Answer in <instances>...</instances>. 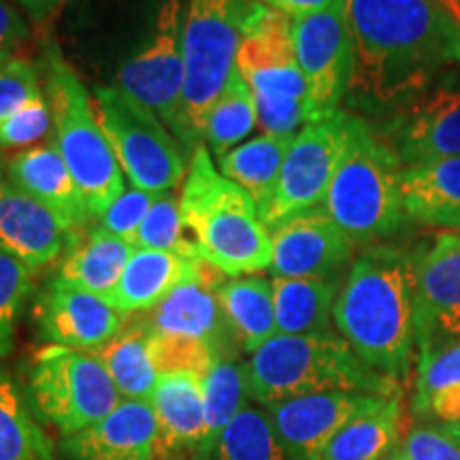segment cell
<instances>
[{
    "label": "cell",
    "instance_id": "1",
    "mask_svg": "<svg viewBox=\"0 0 460 460\" xmlns=\"http://www.w3.org/2000/svg\"><path fill=\"white\" fill-rule=\"evenodd\" d=\"M343 13L354 105L401 111L460 71V24L433 0H343Z\"/></svg>",
    "mask_w": 460,
    "mask_h": 460
},
{
    "label": "cell",
    "instance_id": "2",
    "mask_svg": "<svg viewBox=\"0 0 460 460\" xmlns=\"http://www.w3.org/2000/svg\"><path fill=\"white\" fill-rule=\"evenodd\" d=\"M332 322L365 365L405 379L416 343L411 254L393 245L362 252L339 288Z\"/></svg>",
    "mask_w": 460,
    "mask_h": 460
},
{
    "label": "cell",
    "instance_id": "3",
    "mask_svg": "<svg viewBox=\"0 0 460 460\" xmlns=\"http://www.w3.org/2000/svg\"><path fill=\"white\" fill-rule=\"evenodd\" d=\"M180 209L199 256L226 278L271 269V233L261 211L243 188L222 175L205 146L190 158Z\"/></svg>",
    "mask_w": 460,
    "mask_h": 460
},
{
    "label": "cell",
    "instance_id": "4",
    "mask_svg": "<svg viewBox=\"0 0 460 460\" xmlns=\"http://www.w3.org/2000/svg\"><path fill=\"white\" fill-rule=\"evenodd\" d=\"M250 396L264 407L315 393L394 396L399 382L373 371L335 332L275 335L245 362Z\"/></svg>",
    "mask_w": 460,
    "mask_h": 460
},
{
    "label": "cell",
    "instance_id": "5",
    "mask_svg": "<svg viewBox=\"0 0 460 460\" xmlns=\"http://www.w3.org/2000/svg\"><path fill=\"white\" fill-rule=\"evenodd\" d=\"M401 163L382 135L358 115H348L345 146L324 209L356 245L384 241L410 220L401 199Z\"/></svg>",
    "mask_w": 460,
    "mask_h": 460
},
{
    "label": "cell",
    "instance_id": "6",
    "mask_svg": "<svg viewBox=\"0 0 460 460\" xmlns=\"http://www.w3.org/2000/svg\"><path fill=\"white\" fill-rule=\"evenodd\" d=\"M43 62V90L54 122L51 143L82 190L92 217H101L126 190V177L75 68L56 48L48 49Z\"/></svg>",
    "mask_w": 460,
    "mask_h": 460
},
{
    "label": "cell",
    "instance_id": "7",
    "mask_svg": "<svg viewBox=\"0 0 460 460\" xmlns=\"http://www.w3.org/2000/svg\"><path fill=\"white\" fill-rule=\"evenodd\" d=\"M237 68L254 96L258 126L267 135L295 137L312 124L307 84L292 41V17L254 0L243 22Z\"/></svg>",
    "mask_w": 460,
    "mask_h": 460
},
{
    "label": "cell",
    "instance_id": "8",
    "mask_svg": "<svg viewBox=\"0 0 460 460\" xmlns=\"http://www.w3.org/2000/svg\"><path fill=\"white\" fill-rule=\"evenodd\" d=\"M254 0H188L183 11V109L180 143L194 152L203 146L205 124L237 71L243 22Z\"/></svg>",
    "mask_w": 460,
    "mask_h": 460
},
{
    "label": "cell",
    "instance_id": "9",
    "mask_svg": "<svg viewBox=\"0 0 460 460\" xmlns=\"http://www.w3.org/2000/svg\"><path fill=\"white\" fill-rule=\"evenodd\" d=\"M26 394L37 418L65 437L96 424L122 401L94 354L54 343L32 354Z\"/></svg>",
    "mask_w": 460,
    "mask_h": 460
},
{
    "label": "cell",
    "instance_id": "10",
    "mask_svg": "<svg viewBox=\"0 0 460 460\" xmlns=\"http://www.w3.org/2000/svg\"><path fill=\"white\" fill-rule=\"evenodd\" d=\"M92 105L130 186L163 194L180 183L190 163L163 119L115 85H99Z\"/></svg>",
    "mask_w": 460,
    "mask_h": 460
},
{
    "label": "cell",
    "instance_id": "11",
    "mask_svg": "<svg viewBox=\"0 0 460 460\" xmlns=\"http://www.w3.org/2000/svg\"><path fill=\"white\" fill-rule=\"evenodd\" d=\"M183 11L181 0H163L149 41L118 71V85L149 109L180 141L183 109Z\"/></svg>",
    "mask_w": 460,
    "mask_h": 460
},
{
    "label": "cell",
    "instance_id": "12",
    "mask_svg": "<svg viewBox=\"0 0 460 460\" xmlns=\"http://www.w3.org/2000/svg\"><path fill=\"white\" fill-rule=\"evenodd\" d=\"M348 115L339 109L337 113L307 124L295 135L273 197L261 211L269 230L301 211L324 205L345 146Z\"/></svg>",
    "mask_w": 460,
    "mask_h": 460
},
{
    "label": "cell",
    "instance_id": "13",
    "mask_svg": "<svg viewBox=\"0 0 460 460\" xmlns=\"http://www.w3.org/2000/svg\"><path fill=\"white\" fill-rule=\"evenodd\" d=\"M413 258V322L420 356L460 337V234L439 233Z\"/></svg>",
    "mask_w": 460,
    "mask_h": 460
},
{
    "label": "cell",
    "instance_id": "14",
    "mask_svg": "<svg viewBox=\"0 0 460 460\" xmlns=\"http://www.w3.org/2000/svg\"><path fill=\"white\" fill-rule=\"evenodd\" d=\"M292 41L307 84L312 122H318L339 111L352 75V43L343 0H335L320 13L292 20Z\"/></svg>",
    "mask_w": 460,
    "mask_h": 460
},
{
    "label": "cell",
    "instance_id": "15",
    "mask_svg": "<svg viewBox=\"0 0 460 460\" xmlns=\"http://www.w3.org/2000/svg\"><path fill=\"white\" fill-rule=\"evenodd\" d=\"M269 233L273 278H339L356 245L324 207L288 217Z\"/></svg>",
    "mask_w": 460,
    "mask_h": 460
},
{
    "label": "cell",
    "instance_id": "16",
    "mask_svg": "<svg viewBox=\"0 0 460 460\" xmlns=\"http://www.w3.org/2000/svg\"><path fill=\"white\" fill-rule=\"evenodd\" d=\"M77 233L48 205L17 186L0 158V252L41 271L60 262Z\"/></svg>",
    "mask_w": 460,
    "mask_h": 460
},
{
    "label": "cell",
    "instance_id": "17",
    "mask_svg": "<svg viewBox=\"0 0 460 460\" xmlns=\"http://www.w3.org/2000/svg\"><path fill=\"white\" fill-rule=\"evenodd\" d=\"M382 399L360 393H315L275 402L267 411L288 458L322 460L332 437Z\"/></svg>",
    "mask_w": 460,
    "mask_h": 460
},
{
    "label": "cell",
    "instance_id": "18",
    "mask_svg": "<svg viewBox=\"0 0 460 460\" xmlns=\"http://www.w3.org/2000/svg\"><path fill=\"white\" fill-rule=\"evenodd\" d=\"M388 146L402 169L460 156V85L452 79L401 109Z\"/></svg>",
    "mask_w": 460,
    "mask_h": 460
},
{
    "label": "cell",
    "instance_id": "19",
    "mask_svg": "<svg viewBox=\"0 0 460 460\" xmlns=\"http://www.w3.org/2000/svg\"><path fill=\"white\" fill-rule=\"evenodd\" d=\"M32 315L43 339L82 352H96L128 320L107 298L66 288L54 279L39 292Z\"/></svg>",
    "mask_w": 460,
    "mask_h": 460
},
{
    "label": "cell",
    "instance_id": "20",
    "mask_svg": "<svg viewBox=\"0 0 460 460\" xmlns=\"http://www.w3.org/2000/svg\"><path fill=\"white\" fill-rule=\"evenodd\" d=\"M226 279L220 269L200 258L192 278L141 318L156 335L199 339L209 343L220 356L226 354L224 348L234 337L217 301V290Z\"/></svg>",
    "mask_w": 460,
    "mask_h": 460
},
{
    "label": "cell",
    "instance_id": "21",
    "mask_svg": "<svg viewBox=\"0 0 460 460\" xmlns=\"http://www.w3.org/2000/svg\"><path fill=\"white\" fill-rule=\"evenodd\" d=\"M156 413V460H200L205 441L203 379L190 373L158 377L152 399Z\"/></svg>",
    "mask_w": 460,
    "mask_h": 460
},
{
    "label": "cell",
    "instance_id": "22",
    "mask_svg": "<svg viewBox=\"0 0 460 460\" xmlns=\"http://www.w3.org/2000/svg\"><path fill=\"white\" fill-rule=\"evenodd\" d=\"M156 413L147 401H119L92 427L65 437L68 460H156Z\"/></svg>",
    "mask_w": 460,
    "mask_h": 460
},
{
    "label": "cell",
    "instance_id": "23",
    "mask_svg": "<svg viewBox=\"0 0 460 460\" xmlns=\"http://www.w3.org/2000/svg\"><path fill=\"white\" fill-rule=\"evenodd\" d=\"M3 163L17 186L48 205L75 230L88 226L92 217L88 203L54 143L22 149L3 158Z\"/></svg>",
    "mask_w": 460,
    "mask_h": 460
},
{
    "label": "cell",
    "instance_id": "24",
    "mask_svg": "<svg viewBox=\"0 0 460 460\" xmlns=\"http://www.w3.org/2000/svg\"><path fill=\"white\" fill-rule=\"evenodd\" d=\"M199 261L200 258H188L175 252L135 247L107 301L124 315L152 312L177 286L192 278Z\"/></svg>",
    "mask_w": 460,
    "mask_h": 460
},
{
    "label": "cell",
    "instance_id": "25",
    "mask_svg": "<svg viewBox=\"0 0 460 460\" xmlns=\"http://www.w3.org/2000/svg\"><path fill=\"white\" fill-rule=\"evenodd\" d=\"M132 252L135 247L128 241L113 237L101 226H85L75 234L51 279L66 288L107 298L122 278Z\"/></svg>",
    "mask_w": 460,
    "mask_h": 460
},
{
    "label": "cell",
    "instance_id": "26",
    "mask_svg": "<svg viewBox=\"0 0 460 460\" xmlns=\"http://www.w3.org/2000/svg\"><path fill=\"white\" fill-rule=\"evenodd\" d=\"M399 186L410 220L460 230V156L401 169Z\"/></svg>",
    "mask_w": 460,
    "mask_h": 460
},
{
    "label": "cell",
    "instance_id": "27",
    "mask_svg": "<svg viewBox=\"0 0 460 460\" xmlns=\"http://www.w3.org/2000/svg\"><path fill=\"white\" fill-rule=\"evenodd\" d=\"M339 278H273L278 335H331Z\"/></svg>",
    "mask_w": 460,
    "mask_h": 460
},
{
    "label": "cell",
    "instance_id": "28",
    "mask_svg": "<svg viewBox=\"0 0 460 460\" xmlns=\"http://www.w3.org/2000/svg\"><path fill=\"white\" fill-rule=\"evenodd\" d=\"M128 318L111 341L92 354L102 362L124 401L149 402L160 377L152 356V329L139 315Z\"/></svg>",
    "mask_w": 460,
    "mask_h": 460
},
{
    "label": "cell",
    "instance_id": "29",
    "mask_svg": "<svg viewBox=\"0 0 460 460\" xmlns=\"http://www.w3.org/2000/svg\"><path fill=\"white\" fill-rule=\"evenodd\" d=\"M222 312L243 352L254 354L269 339L278 335L275 322L273 279L261 275L228 278L217 290Z\"/></svg>",
    "mask_w": 460,
    "mask_h": 460
},
{
    "label": "cell",
    "instance_id": "30",
    "mask_svg": "<svg viewBox=\"0 0 460 460\" xmlns=\"http://www.w3.org/2000/svg\"><path fill=\"white\" fill-rule=\"evenodd\" d=\"M401 433V394L384 396L371 410L354 416L332 437L322 460H382L394 446H399Z\"/></svg>",
    "mask_w": 460,
    "mask_h": 460
},
{
    "label": "cell",
    "instance_id": "31",
    "mask_svg": "<svg viewBox=\"0 0 460 460\" xmlns=\"http://www.w3.org/2000/svg\"><path fill=\"white\" fill-rule=\"evenodd\" d=\"M295 137L267 135L241 143L222 158H217V169L226 180L243 188L254 200L258 211H262L271 200L278 186L281 166Z\"/></svg>",
    "mask_w": 460,
    "mask_h": 460
},
{
    "label": "cell",
    "instance_id": "32",
    "mask_svg": "<svg viewBox=\"0 0 460 460\" xmlns=\"http://www.w3.org/2000/svg\"><path fill=\"white\" fill-rule=\"evenodd\" d=\"M0 460H56L28 394L0 369Z\"/></svg>",
    "mask_w": 460,
    "mask_h": 460
},
{
    "label": "cell",
    "instance_id": "33",
    "mask_svg": "<svg viewBox=\"0 0 460 460\" xmlns=\"http://www.w3.org/2000/svg\"><path fill=\"white\" fill-rule=\"evenodd\" d=\"M205 399V441L203 458L211 460L217 439L228 427V422L247 405L250 399V384L243 362L233 356H217L209 373L203 379Z\"/></svg>",
    "mask_w": 460,
    "mask_h": 460
},
{
    "label": "cell",
    "instance_id": "34",
    "mask_svg": "<svg viewBox=\"0 0 460 460\" xmlns=\"http://www.w3.org/2000/svg\"><path fill=\"white\" fill-rule=\"evenodd\" d=\"M254 126H258L254 96L237 68L220 99L211 107L205 124L203 143H207L205 147L211 154L222 158L230 149L237 147L254 130Z\"/></svg>",
    "mask_w": 460,
    "mask_h": 460
},
{
    "label": "cell",
    "instance_id": "35",
    "mask_svg": "<svg viewBox=\"0 0 460 460\" xmlns=\"http://www.w3.org/2000/svg\"><path fill=\"white\" fill-rule=\"evenodd\" d=\"M211 460H288L269 411L245 405L217 439Z\"/></svg>",
    "mask_w": 460,
    "mask_h": 460
},
{
    "label": "cell",
    "instance_id": "36",
    "mask_svg": "<svg viewBox=\"0 0 460 460\" xmlns=\"http://www.w3.org/2000/svg\"><path fill=\"white\" fill-rule=\"evenodd\" d=\"M132 247L175 252V254L188 258H200L197 245H194L192 237H188V230L183 226L180 200L171 192L158 194L154 205L149 207L146 220L137 230Z\"/></svg>",
    "mask_w": 460,
    "mask_h": 460
},
{
    "label": "cell",
    "instance_id": "37",
    "mask_svg": "<svg viewBox=\"0 0 460 460\" xmlns=\"http://www.w3.org/2000/svg\"><path fill=\"white\" fill-rule=\"evenodd\" d=\"M37 273L28 264L0 252V358L13 352L17 324L34 290Z\"/></svg>",
    "mask_w": 460,
    "mask_h": 460
},
{
    "label": "cell",
    "instance_id": "38",
    "mask_svg": "<svg viewBox=\"0 0 460 460\" xmlns=\"http://www.w3.org/2000/svg\"><path fill=\"white\" fill-rule=\"evenodd\" d=\"M152 356L158 376H166V373H190V376L205 379L211 365H214L220 354L209 343L199 341V339L166 337L152 332Z\"/></svg>",
    "mask_w": 460,
    "mask_h": 460
},
{
    "label": "cell",
    "instance_id": "39",
    "mask_svg": "<svg viewBox=\"0 0 460 460\" xmlns=\"http://www.w3.org/2000/svg\"><path fill=\"white\" fill-rule=\"evenodd\" d=\"M51 126H54L51 109L43 90L41 96L28 101L26 105L0 119V149L22 152V149L41 146L45 137L51 135Z\"/></svg>",
    "mask_w": 460,
    "mask_h": 460
},
{
    "label": "cell",
    "instance_id": "40",
    "mask_svg": "<svg viewBox=\"0 0 460 460\" xmlns=\"http://www.w3.org/2000/svg\"><path fill=\"white\" fill-rule=\"evenodd\" d=\"M460 384V343L439 352L420 356L418 382H416V401L413 410L416 413H427L429 402L437 393L447 390Z\"/></svg>",
    "mask_w": 460,
    "mask_h": 460
},
{
    "label": "cell",
    "instance_id": "41",
    "mask_svg": "<svg viewBox=\"0 0 460 460\" xmlns=\"http://www.w3.org/2000/svg\"><path fill=\"white\" fill-rule=\"evenodd\" d=\"M43 75L28 58L11 56L0 66V119L43 94Z\"/></svg>",
    "mask_w": 460,
    "mask_h": 460
},
{
    "label": "cell",
    "instance_id": "42",
    "mask_svg": "<svg viewBox=\"0 0 460 460\" xmlns=\"http://www.w3.org/2000/svg\"><path fill=\"white\" fill-rule=\"evenodd\" d=\"M158 194L146 192L135 186L126 188L118 199L109 205V209L99 217V226L107 230L113 237H119L132 243L137 237V230L146 220L149 207L154 205Z\"/></svg>",
    "mask_w": 460,
    "mask_h": 460
},
{
    "label": "cell",
    "instance_id": "43",
    "mask_svg": "<svg viewBox=\"0 0 460 460\" xmlns=\"http://www.w3.org/2000/svg\"><path fill=\"white\" fill-rule=\"evenodd\" d=\"M407 460H460V441L446 427L418 424L402 437Z\"/></svg>",
    "mask_w": 460,
    "mask_h": 460
},
{
    "label": "cell",
    "instance_id": "44",
    "mask_svg": "<svg viewBox=\"0 0 460 460\" xmlns=\"http://www.w3.org/2000/svg\"><path fill=\"white\" fill-rule=\"evenodd\" d=\"M32 37L31 20L9 0H0V51L13 54Z\"/></svg>",
    "mask_w": 460,
    "mask_h": 460
},
{
    "label": "cell",
    "instance_id": "45",
    "mask_svg": "<svg viewBox=\"0 0 460 460\" xmlns=\"http://www.w3.org/2000/svg\"><path fill=\"white\" fill-rule=\"evenodd\" d=\"M11 3L31 20L32 26L43 28L56 20L66 0H11Z\"/></svg>",
    "mask_w": 460,
    "mask_h": 460
},
{
    "label": "cell",
    "instance_id": "46",
    "mask_svg": "<svg viewBox=\"0 0 460 460\" xmlns=\"http://www.w3.org/2000/svg\"><path fill=\"white\" fill-rule=\"evenodd\" d=\"M444 422V427H454L460 422V384L437 393L429 402V411Z\"/></svg>",
    "mask_w": 460,
    "mask_h": 460
},
{
    "label": "cell",
    "instance_id": "47",
    "mask_svg": "<svg viewBox=\"0 0 460 460\" xmlns=\"http://www.w3.org/2000/svg\"><path fill=\"white\" fill-rule=\"evenodd\" d=\"M262 3L281 11L292 20H298V17H307L329 9L335 0H262Z\"/></svg>",
    "mask_w": 460,
    "mask_h": 460
},
{
    "label": "cell",
    "instance_id": "48",
    "mask_svg": "<svg viewBox=\"0 0 460 460\" xmlns=\"http://www.w3.org/2000/svg\"><path fill=\"white\" fill-rule=\"evenodd\" d=\"M433 3L439 4L441 9H446L460 24V0H433Z\"/></svg>",
    "mask_w": 460,
    "mask_h": 460
},
{
    "label": "cell",
    "instance_id": "49",
    "mask_svg": "<svg viewBox=\"0 0 460 460\" xmlns=\"http://www.w3.org/2000/svg\"><path fill=\"white\" fill-rule=\"evenodd\" d=\"M382 460H407V456H405V452H402V447L399 444V446H394L393 450H390Z\"/></svg>",
    "mask_w": 460,
    "mask_h": 460
},
{
    "label": "cell",
    "instance_id": "50",
    "mask_svg": "<svg viewBox=\"0 0 460 460\" xmlns=\"http://www.w3.org/2000/svg\"><path fill=\"white\" fill-rule=\"evenodd\" d=\"M447 430H450V433H454L458 437V441H460V422L458 424H454V427H446Z\"/></svg>",
    "mask_w": 460,
    "mask_h": 460
},
{
    "label": "cell",
    "instance_id": "51",
    "mask_svg": "<svg viewBox=\"0 0 460 460\" xmlns=\"http://www.w3.org/2000/svg\"><path fill=\"white\" fill-rule=\"evenodd\" d=\"M11 56H13V54H7V51H0V66H3Z\"/></svg>",
    "mask_w": 460,
    "mask_h": 460
}]
</instances>
